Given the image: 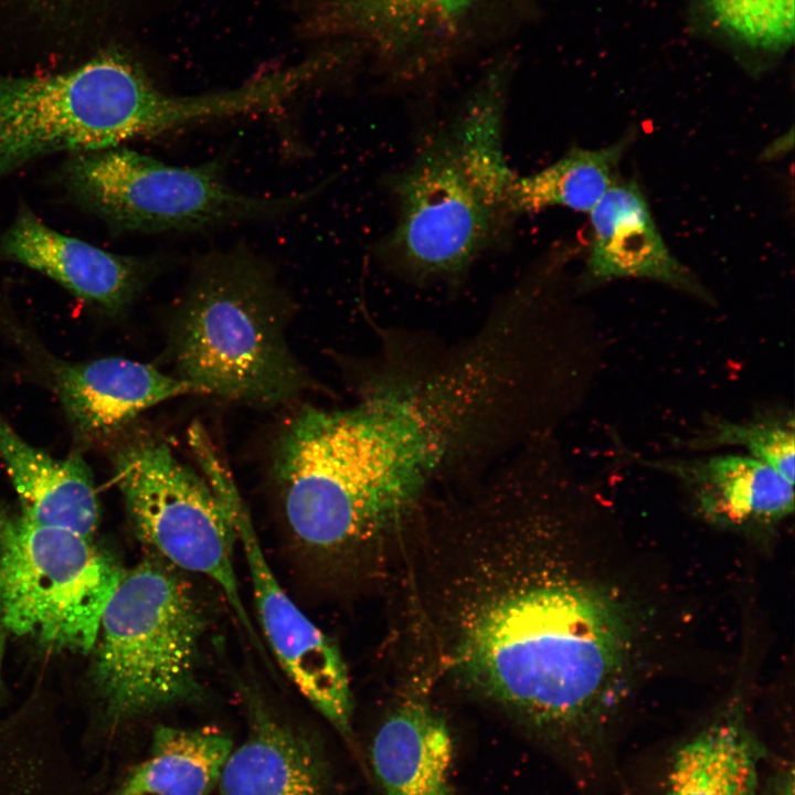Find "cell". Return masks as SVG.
I'll return each mask as SVG.
<instances>
[{
    "mask_svg": "<svg viewBox=\"0 0 795 795\" xmlns=\"http://www.w3.org/2000/svg\"><path fill=\"white\" fill-rule=\"evenodd\" d=\"M157 554L125 570L102 615L93 680L114 721L194 698L204 617L191 586Z\"/></svg>",
    "mask_w": 795,
    "mask_h": 795,
    "instance_id": "8992f818",
    "label": "cell"
},
{
    "mask_svg": "<svg viewBox=\"0 0 795 795\" xmlns=\"http://www.w3.org/2000/svg\"><path fill=\"white\" fill-rule=\"evenodd\" d=\"M506 109L507 76L495 71L388 178L395 219L375 246L385 269L416 285L457 283L508 236L519 215Z\"/></svg>",
    "mask_w": 795,
    "mask_h": 795,
    "instance_id": "7a4b0ae2",
    "label": "cell"
},
{
    "mask_svg": "<svg viewBox=\"0 0 795 795\" xmlns=\"http://www.w3.org/2000/svg\"><path fill=\"white\" fill-rule=\"evenodd\" d=\"M0 458L22 516L93 538L100 506L92 473L80 455L51 456L24 441L0 414Z\"/></svg>",
    "mask_w": 795,
    "mask_h": 795,
    "instance_id": "e0dca14e",
    "label": "cell"
},
{
    "mask_svg": "<svg viewBox=\"0 0 795 795\" xmlns=\"http://www.w3.org/2000/svg\"><path fill=\"white\" fill-rule=\"evenodd\" d=\"M549 477L507 462L430 504L400 550L436 671L565 752L617 718L633 626L619 600L576 573Z\"/></svg>",
    "mask_w": 795,
    "mask_h": 795,
    "instance_id": "6da1fadb",
    "label": "cell"
},
{
    "mask_svg": "<svg viewBox=\"0 0 795 795\" xmlns=\"http://www.w3.org/2000/svg\"><path fill=\"white\" fill-rule=\"evenodd\" d=\"M179 299L171 353L200 394L274 405L304 384L285 341L287 299L271 266L245 246L194 257Z\"/></svg>",
    "mask_w": 795,
    "mask_h": 795,
    "instance_id": "277c9868",
    "label": "cell"
},
{
    "mask_svg": "<svg viewBox=\"0 0 795 795\" xmlns=\"http://www.w3.org/2000/svg\"><path fill=\"white\" fill-rule=\"evenodd\" d=\"M629 136L597 149L572 148L545 168L518 176L513 204L519 216L553 206L590 213L617 181L616 170Z\"/></svg>",
    "mask_w": 795,
    "mask_h": 795,
    "instance_id": "7402d4cb",
    "label": "cell"
},
{
    "mask_svg": "<svg viewBox=\"0 0 795 795\" xmlns=\"http://www.w3.org/2000/svg\"><path fill=\"white\" fill-rule=\"evenodd\" d=\"M62 179L76 203L120 233L188 232L275 218L321 189L255 197L226 182L222 158L179 167L121 146L75 152Z\"/></svg>",
    "mask_w": 795,
    "mask_h": 795,
    "instance_id": "52a82bcc",
    "label": "cell"
},
{
    "mask_svg": "<svg viewBox=\"0 0 795 795\" xmlns=\"http://www.w3.org/2000/svg\"><path fill=\"white\" fill-rule=\"evenodd\" d=\"M7 635H8V632L0 622V689H1V683H2L1 675H2V665H3Z\"/></svg>",
    "mask_w": 795,
    "mask_h": 795,
    "instance_id": "484cf974",
    "label": "cell"
},
{
    "mask_svg": "<svg viewBox=\"0 0 795 795\" xmlns=\"http://www.w3.org/2000/svg\"><path fill=\"white\" fill-rule=\"evenodd\" d=\"M478 0H320L318 24L370 41L395 75L416 76L433 65L441 43L462 26Z\"/></svg>",
    "mask_w": 795,
    "mask_h": 795,
    "instance_id": "5bb4252c",
    "label": "cell"
},
{
    "mask_svg": "<svg viewBox=\"0 0 795 795\" xmlns=\"http://www.w3.org/2000/svg\"><path fill=\"white\" fill-rule=\"evenodd\" d=\"M644 463L677 477L692 495L698 509L718 523L768 526L794 510V483L745 454Z\"/></svg>",
    "mask_w": 795,
    "mask_h": 795,
    "instance_id": "2e32d148",
    "label": "cell"
},
{
    "mask_svg": "<svg viewBox=\"0 0 795 795\" xmlns=\"http://www.w3.org/2000/svg\"><path fill=\"white\" fill-rule=\"evenodd\" d=\"M766 750L742 711H724L680 743L665 795H759Z\"/></svg>",
    "mask_w": 795,
    "mask_h": 795,
    "instance_id": "d6986e66",
    "label": "cell"
},
{
    "mask_svg": "<svg viewBox=\"0 0 795 795\" xmlns=\"http://www.w3.org/2000/svg\"><path fill=\"white\" fill-rule=\"evenodd\" d=\"M113 463L116 485L138 538L180 571L213 581L264 654L241 597L234 569L235 531L206 479L156 439L121 446Z\"/></svg>",
    "mask_w": 795,
    "mask_h": 795,
    "instance_id": "9c48e42d",
    "label": "cell"
},
{
    "mask_svg": "<svg viewBox=\"0 0 795 795\" xmlns=\"http://www.w3.org/2000/svg\"><path fill=\"white\" fill-rule=\"evenodd\" d=\"M232 750V740L219 729L160 725L148 756L114 795H208Z\"/></svg>",
    "mask_w": 795,
    "mask_h": 795,
    "instance_id": "ffe728a7",
    "label": "cell"
},
{
    "mask_svg": "<svg viewBox=\"0 0 795 795\" xmlns=\"http://www.w3.org/2000/svg\"><path fill=\"white\" fill-rule=\"evenodd\" d=\"M795 0H703L713 23L743 44L785 52L794 42Z\"/></svg>",
    "mask_w": 795,
    "mask_h": 795,
    "instance_id": "cb8c5ba5",
    "label": "cell"
},
{
    "mask_svg": "<svg viewBox=\"0 0 795 795\" xmlns=\"http://www.w3.org/2000/svg\"><path fill=\"white\" fill-rule=\"evenodd\" d=\"M589 216L592 240L581 288L621 278H643L706 303L713 300L697 276L669 250L637 182L617 180Z\"/></svg>",
    "mask_w": 795,
    "mask_h": 795,
    "instance_id": "8fae6325",
    "label": "cell"
},
{
    "mask_svg": "<svg viewBox=\"0 0 795 795\" xmlns=\"http://www.w3.org/2000/svg\"><path fill=\"white\" fill-rule=\"evenodd\" d=\"M248 733L231 751L222 795H326V775L311 744L256 698L247 701Z\"/></svg>",
    "mask_w": 795,
    "mask_h": 795,
    "instance_id": "ac0fdd59",
    "label": "cell"
},
{
    "mask_svg": "<svg viewBox=\"0 0 795 795\" xmlns=\"http://www.w3.org/2000/svg\"><path fill=\"white\" fill-rule=\"evenodd\" d=\"M274 470L294 536L326 555L380 556L414 510L381 475L357 404L299 412L278 439Z\"/></svg>",
    "mask_w": 795,
    "mask_h": 795,
    "instance_id": "5b68a950",
    "label": "cell"
},
{
    "mask_svg": "<svg viewBox=\"0 0 795 795\" xmlns=\"http://www.w3.org/2000/svg\"><path fill=\"white\" fill-rule=\"evenodd\" d=\"M686 444L695 449L740 447L794 483L795 430L792 415H765L743 422L714 418Z\"/></svg>",
    "mask_w": 795,
    "mask_h": 795,
    "instance_id": "603a6c76",
    "label": "cell"
},
{
    "mask_svg": "<svg viewBox=\"0 0 795 795\" xmlns=\"http://www.w3.org/2000/svg\"><path fill=\"white\" fill-rule=\"evenodd\" d=\"M793 761H782L760 786L759 795H795Z\"/></svg>",
    "mask_w": 795,
    "mask_h": 795,
    "instance_id": "d4e9b609",
    "label": "cell"
},
{
    "mask_svg": "<svg viewBox=\"0 0 795 795\" xmlns=\"http://www.w3.org/2000/svg\"><path fill=\"white\" fill-rule=\"evenodd\" d=\"M118 0H0V44L46 50L110 45L109 26Z\"/></svg>",
    "mask_w": 795,
    "mask_h": 795,
    "instance_id": "44dd1931",
    "label": "cell"
},
{
    "mask_svg": "<svg viewBox=\"0 0 795 795\" xmlns=\"http://www.w3.org/2000/svg\"><path fill=\"white\" fill-rule=\"evenodd\" d=\"M428 682L399 698L372 738L369 760L380 795H455L452 734L426 695Z\"/></svg>",
    "mask_w": 795,
    "mask_h": 795,
    "instance_id": "4fadbf2b",
    "label": "cell"
},
{
    "mask_svg": "<svg viewBox=\"0 0 795 795\" xmlns=\"http://www.w3.org/2000/svg\"><path fill=\"white\" fill-rule=\"evenodd\" d=\"M0 258L38 271L107 310L127 307L159 259L118 255L59 233L22 208L0 236Z\"/></svg>",
    "mask_w": 795,
    "mask_h": 795,
    "instance_id": "7c38bea8",
    "label": "cell"
},
{
    "mask_svg": "<svg viewBox=\"0 0 795 795\" xmlns=\"http://www.w3.org/2000/svg\"><path fill=\"white\" fill-rule=\"evenodd\" d=\"M53 381L71 427L84 438L112 433L162 401L199 393L150 364L117 357L60 363Z\"/></svg>",
    "mask_w": 795,
    "mask_h": 795,
    "instance_id": "9a60e30c",
    "label": "cell"
},
{
    "mask_svg": "<svg viewBox=\"0 0 795 795\" xmlns=\"http://www.w3.org/2000/svg\"><path fill=\"white\" fill-rule=\"evenodd\" d=\"M125 569L93 538L0 505V622L53 650L89 654Z\"/></svg>",
    "mask_w": 795,
    "mask_h": 795,
    "instance_id": "ba28073f",
    "label": "cell"
},
{
    "mask_svg": "<svg viewBox=\"0 0 795 795\" xmlns=\"http://www.w3.org/2000/svg\"><path fill=\"white\" fill-rule=\"evenodd\" d=\"M242 547L261 628L277 662L304 698L349 742L352 693L341 651L293 601L273 573L235 481L218 452L198 459Z\"/></svg>",
    "mask_w": 795,
    "mask_h": 795,
    "instance_id": "30bf717a",
    "label": "cell"
},
{
    "mask_svg": "<svg viewBox=\"0 0 795 795\" xmlns=\"http://www.w3.org/2000/svg\"><path fill=\"white\" fill-rule=\"evenodd\" d=\"M232 89L166 93L117 44L71 68L43 75L0 74V179L57 151L120 146L197 121L234 116Z\"/></svg>",
    "mask_w": 795,
    "mask_h": 795,
    "instance_id": "3957f363",
    "label": "cell"
}]
</instances>
